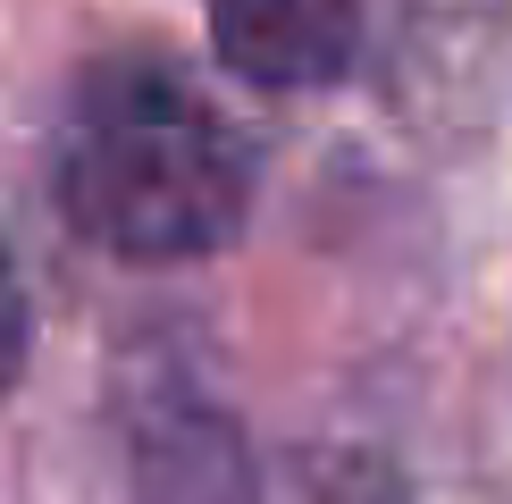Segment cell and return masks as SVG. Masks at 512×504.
<instances>
[{
  "mask_svg": "<svg viewBox=\"0 0 512 504\" xmlns=\"http://www.w3.org/2000/svg\"><path fill=\"white\" fill-rule=\"evenodd\" d=\"M261 152L168 51L84 59L51 126V202L126 269L210 261L244 236Z\"/></svg>",
  "mask_w": 512,
  "mask_h": 504,
  "instance_id": "obj_1",
  "label": "cell"
},
{
  "mask_svg": "<svg viewBox=\"0 0 512 504\" xmlns=\"http://www.w3.org/2000/svg\"><path fill=\"white\" fill-rule=\"evenodd\" d=\"M210 51L261 93H328L353 76L370 0H202Z\"/></svg>",
  "mask_w": 512,
  "mask_h": 504,
  "instance_id": "obj_3",
  "label": "cell"
},
{
  "mask_svg": "<svg viewBox=\"0 0 512 504\" xmlns=\"http://www.w3.org/2000/svg\"><path fill=\"white\" fill-rule=\"evenodd\" d=\"M26 353H34V311H26V278H17L9 244H0V387H17Z\"/></svg>",
  "mask_w": 512,
  "mask_h": 504,
  "instance_id": "obj_5",
  "label": "cell"
},
{
  "mask_svg": "<svg viewBox=\"0 0 512 504\" xmlns=\"http://www.w3.org/2000/svg\"><path fill=\"white\" fill-rule=\"evenodd\" d=\"M261 504H412L403 471L361 446H294L261 471Z\"/></svg>",
  "mask_w": 512,
  "mask_h": 504,
  "instance_id": "obj_4",
  "label": "cell"
},
{
  "mask_svg": "<svg viewBox=\"0 0 512 504\" xmlns=\"http://www.w3.org/2000/svg\"><path fill=\"white\" fill-rule=\"evenodd\" d=\"M126 504H261L236 412L185 370H143L126 395Z\"/></svg>",
  "mask_w": 512,
  "mask_h": 504,
  "instance_id": "obj_2",
  "label": "cell"
}]
</instances>
